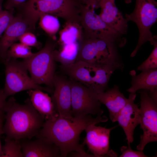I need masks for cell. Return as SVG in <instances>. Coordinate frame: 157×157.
<instances>
[{"mask_svg":"<svg viewBox=\"0 0 157 157\" xmlns=\"http://www.w3.org/2000/svg\"><path fill=\"white\" fill-rule=\"evenodd\" d=\"M135 1L133 11L125 15V18L128 21H132L135 23L139 32L137 44L130 55L132 57L136 55L143 44L152 40L153 36L151 29L157 21V3L155 0Z\"/></svg>","mask_w":157,"mask_h":157,"instance_id":"cell-5","label":"cell"},{"mask_svg":"<svg viewBox=\"0 0 157 157\" xmlns=\"http://www.w3.org/2000/svg\"><path fill=\"white\" fill-rule=\"evenodd\" d=\"M40 90H28L29 99L34 108L45 121L54 119L58 115L55 110L51 97Z\"/></svg>","mask_w":157,"mask_h":157,"instance_id":"cell-18","label":"cell"},{"mask_svg":"<svg viewBox=\"0 0 157 157\" xmlns=\"http://www.w3.org/2000/svg\"><path fill=\"white\" fill-rule=\"evenodd\" d=\"M93 74L92 89L98 93L107 89L108 82L113 73L116 70L121 69L112 65H92Z\"/></svg>","mask_w":157,"mask_h":157,"instance_id":"cell-20","label":"cell"},{"mask_svg":"<svg viewBox=\"0 0 157 157\" xmlns=\"http://www.w3.org/2000/svg\"><path fill=\"white\" fill-rule=\"evenodd\" d=\"M26 1V0H7L3 6L6 10L14 9L15 8L18 9Z\"/></svg>","mask_w":157,"mask_h":157,"instance_id":"cell-30","label":"cell"},{"mask_svg":"<svg viewBox=\"0 0 157 157\" xmlns=\"http://www.w3.org/2000/svg\"><path fill=\"white\" fill-rule=\"evenodd\" d=\"M5 119V112L3 109L0 110V153L1 149L0 138L1 135L3 133V123Z\"/></svg>","mask_w":157,"mask_h":157,"instance_id":"cell-31","label":"cell"},{"mask_svg":"<svg viewBox=\"0 0 157 157\" xmlns=\"http://www.w3.org/2000/svg\"><path fill=\"white\" fill-rule=\"evenodd\" d=\"M4 0H0V9H2V5Z\"/></svg>","mask_w":157,"mask_h":157,"instance_id":"cell-33","label":"cell"},{"mask_svg":"<svg viewBox=\"0 0 157 157\" xmlns=\"http://www.w3.org/2000/svg\"><path fill=\"white\" fill-rule=\"evenodd\" d=\"M141 71L137 75L135 70L130 71L131 85L127 90L130 93L135 94L140 90L151 91L157 89V68Z\"/></svg>","mask_w":157,"mask_h":157,"instance_id":"cell-19","label":"cell"},{"mask_svg":"<svg viewBox=\"0 0 157 157\" xmlns=\"http://www.w3.org/2000/svg\"><path fill=\"white\" fill-rule=\"evenodd\" d=\"M60 68L64 75L92 89L93 74L92 64L78 60L69 65H61Z\"/></svg>","mask_w":157,"mask_h":157,"instance_id":"cell-17","label":"cell"},{"mask_svg":"<svg viewBox=\"0 0 157 157\" xmlns=\"http://www.w3.org/2000/svg\"><path fill=\"white\" fill-rule=\"evenodd\" d=\"M98 98L100 103L108 108L110 118L113 123L116 122L118 115L128 101V98L120 91L116 84L111 88L98 93Z\"/></svg>","mask_w":157,"mask_h":157,"instance_id":"cell-16","label":"cell"},{"mask_svg":"<svg viewBox=\"0 0 157 157\" xmlns=\"http://www.w3.org/2000/svg\"><path fill=\"white\" fill-rule=\"evenodd\" d=\"M81 0H40L35 5L36 11L41 16L49 14L63 19L65 22L80 24Z\"/></svg>","mask_w":157,"mask_h":157,"instance_id":"cell-9","label":"cell"},{"mask_svg":"<svg viewBox=\"0 0 157 157\" xmlns=\"http://www.w3.org/2000/svg\"><path fill=\"white\" fill-rule=\"evenodd\" d=\"M98 5L101 8L99 15L101 19L120 34H126L128 21L117 7L115 0H98Z\"/></svg>","mask_w":157,"mask_h":157,"instance_id":"cell-14","label":"cell"},{"mask_svg":"<svg viewBox=\"0 0 157 157\" xmlns=\"http://www.w3.org/2000/svg\"><path fill=\"white\" fill-rule=\"evenodd\" d=\"M19 140L23 157H61L58 147L44 137Z\"/></svg>","mask_w":157,"mask_h":157,"instance_id":"cell-13","label":"cell"},{"mask_svg":"<svg viewBox=\"0 0 157 157\" xmlns=\"http://www.w3.org/2000/svg\"><path fill=\"white\" fill-rule=\"evenodd\" d=\"M108 118L105 116L80 115L73 117L72 120L58 115L54 119L45 121L44 124L35 137H44L55 144L59 148L61 157H66L72 151L81 153L82 157H94L86 153L84 145L79 143L80 135L88 125L106 122Z\"/></svg>","mask_w":157,"mask_h":157,"instance_id":"cell-1","label":"cell"},{"mask_svg":"<svg viewBox=\"0 0 157 157\" xmlns=\"http://www.w3.org/2000/svg\"><path fill=\"white\" fill-rule=\"evenodd\" d=\"M96 125L91 124L86 127V135L82 144L87 146L95 157H117V153L109 149L110 133L117 126L106 128Z\"/></svg>","mask_w":157,"mask_h":157,"instance_id":"cell-10","label":"cell"},{"mask_svg":"<svg viewBox=\"0 0 157 157\" xmlns=\"http://www.w3.org/2000/svg\"><path fill=\"white\" fill-rule=\"evenodd\" d=\"M7 97L5 95L3 89H0V110L3 109Z\"/></svg>","mask_w":157,"mask_h":157,"instance_id":"cell-32","label":"cell"},{"mask_svg":"<svg viewBox=\"0 0 157 157\" xmlns=\"http://www.w3.org/2000/svg\"><path fill=\"white\" fill-rule=\"evenodd\" d=\"M55 41L50 38L40 51L22 61L35 83L39 85L44 84L52 89L56 69L53 57L56 44Z\"/></svg>","mask_w":157,"mask_h":157,"instance_id":"cell-3","label":"cell"},{"mask_svg":"<svg viewBox=\"0 0 157 157\" xmlns=\"http://www.w3.org/2000/svg\"><path fill=\"white\" fill-rule=\"evenodd\" d=\"M51 94L54 109L60 117L72 120L71 80L65 75L56 74Z\"/></svg>","mask_w":157,"mask_h":157,"instance_id":"cell-11","label":"cell"},{"mask_svg":"<svg viewBox=\"0 0 157 157\" xmlns=\"http://www.w3.org/2000/svg\"><path fill=\"white\" fill-rule=\"evenodd\" d=\"M83 36V30L80 24L65 22L63 28L59 32V42L62 45L80 42Z\"/></svg>","mask_w":157,"mask_h":157,"instance_id":"cell-22","label":"cell"},{"mask_svg":"<svg viewBox=\"0 0 157 157\" xmlns=\"http://www.w3.org/2000/svg\"><path fill=\"white\" fill-rule=\"evenodd\" d=\"M5 66V81L3 89L6 96L13 95L22 91L40 90L52 94L53 89L42 86L35 83L28 74L22 61L10 59L2 62Z\"/></svg>","mask_w":157,"mask_h":157,"instance_id":"cell-6","label":"cell"},{"mask_svg":"<svg viewBox=\"0 0 157 157\" xmlns=\"http://www.w3.org/2000/svg\"><path fill=\"white\" fill-rule=\"evenodd\" d=\"M122 154L119 157H147L143 151H135L133 150L130 146H123L120 148Z\"/></svg>","mask_w":157,"mask_h":157,"instance_id":"cell-29","label":"cell"},{"mask_svg":"<svg viewBox=\"0 0 157 157\" xmlns=\"http://www.w3.org/2000/svg\"><path fill=\"white\" fill-rule=\"evenodd\" d=\"M34 53L31 51V47L20 42L15 43L8 50L5 60L11 59H17L18 58L24 59L32 56Z\"/></svg>","mask_w":157,"mask_h":157,"instance_id":"cell-24","label":"cell"},{"mask_svg":"<svg viewBox=\"0 0 157 157\" xmlns=\"http://www.w3.org/2000/svg\"><path fill=\"white\" fill-rule=\"evenodd\" d=\"M96 8L94 4L82 3L80 16L83 37L100 39L114 43L118 47L124 46L126 42V38L106 24L99 15L95 13Z\"/></svg>","mask_w":157,"mask_h":157,"instance_id":"cell-4","label":"cell"},{"mask_svg":"<svg viewBox=\"0 0 157 157\" xmlns=\"http://www.w3.org/2000/svg\"><path fill=\"white\" fill-rule=\"evenodd\" d=\"M136 95V93H130L127 103L120 112L116 120L124 132L128 146L133 142L134 130L140 122L139 109L134 102Z\"/></svg>","mask_w":157,"mask_h":157,"instance_id":"cell-12","label":"cell"},{"mask_svg":"<svg viewBox=\"0 0 157 157\" xmlns=\"http://www.w3.org/2000/svg\"><path fill=\"white\" fill-rule=\"evenodd\" d=\"M14 9L3 10L0 9V39L3 33L13 21Z\"/></svg>","mask_w":157,"mask_h":157,"instance_id":"cell-27","label":"cell"},{"mask_svg":"<svg viewBox=\"0 0 157 157\" xmlns=\"http://www.w3.org/2000/svg\"><path fill=\"white\" fill-rule=\"evenodd\" d=\"M138 91L140 99V124L143 134L136 148L138 150L143 151L148 143L157 141V102L150 97L148 90Z\"/></svg>","mask_w":157,"mask_h":157,"instance_id":"cell-7","label":"cell"},{"mask_svg":"<svg viewBox=\"0 0 157 157\" xmlns=\"http://www.w3.org/2000/svg\"><path fill=\"white\" fill-rule=\"evenodd\" d=\"M1 147L0 157H23L19 140L6 138Z\"/></svg>","mask_w":157,"mask_h":157,"instance_id":"cell-25","label":"cell"},{"mask_svg":"<svg viewBox=\"0 0 157 157\" xmlns=\"http://www.w3.org/2000/svg\"><path fill=\"white\" fill-rule=\"evenodd\" d=\"M34 31L21 16L17 14L6 30L0 39V60H6L7 51L19 37L27 32Z\"/></svg>","mask_w":157,"mask_h":157,"instance_id":"cell-15","label":"cell"},{"mask_svg":"<svg viewBox=\"0 0 157 157\" xmlns=\"http://www.w3.org/2000/svg\"><path fill=\"white\" fill-rule=\"evenodd\" d=\"M150 42L154 46L153 49L148 58L138 67V70L142 71L157 68V36H153Z\"/></svg>","mask_w":157,"mask_h":157,"instance_id":"cell-26","label":"cell"},{"mask_svg":"<svg viewBox=\"0 0 157 157\" xmlns=\"http://www.w3.org/2000/svg\"><path fill=\"white\" fill-rule=\"evenodd\" d=\"M3 110L6 115L3 133L7 138L30 140L38 135L45 122L29 98L22 104L11 97L6 101Z\"/></svg>","mask_w":157,"mask_h":157,"instance_id":"cell-2","label":"cell"},{"mask_svg":"<svg viewBox=\"0 0 157 157\" xmlns=\"http://www.w3.org/2000/svg\"><path fill=\"white\" fill-rule=\"evenodd\" d=\"M18 40L20 43L30 47L36 48L40 49L41 44L37 40L35 35L31 32H27L21 35L19 38Z\"/></svg>","mask_w":157,"mask_h":157,"instance_id":"cell-28","label":"cell"},{"mask_svg":"<svg viewBox=\"0 0 157 157\" xmlns=\"http://www.w3.org/2000/svg\"><path fill=\"white\" fill-rule=\"evenodd\" d=\"M70 79L72 116L89 115H102L104 112L101 108L97 92L81 83Z\"/></svg>","mask_w":157,"mask_h":157,"instance_id":"cell-8","label":"cell"},{"mask_svg":"<svg viewBox=\"0 0 157 157\" xmlns=\"http://www.w3.org/2000/svg\"><path fill=\"white\" fill-rule=\"evenodd\" d=\"M80 45V42H78L62 45L60 49H55L54 51L53 57L54 60L63 65L74 63L77 58Z\"/></svg>","mask_w":157,"mask_h":157,"instance_id":"cell-21","label":"cell"},{"mask_svg":"<svg viewBox=\"0 0 157 157\" xmlns=\"http://www.w3.org/2000/svg\"><path fill=\"white\" fill-rule=\"evenodd\" d=\"M39 20L41 28L50 38L56 40L55 35L60 26V23L57 17L51 14H44L40 16Z\"/></svg>","mask_w":157,"mask_h":157,"instance_id":"cell-23","label":"cell"}]
</instances>
